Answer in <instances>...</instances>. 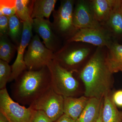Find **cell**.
<instances>
[{"label":"cell","mask_w":122,"mask_h":122,"mask_svg":"<svg viewBox=\"0 0 122 122\" xmlns=\"http://www.w3.org/2000/svg\"><path fill=\"white\" fill-rule=\"evenodd\" d=\"M80 42H66L56 52L53 60L68 71L78 73L89 61L96 48Z\"/></svg>","instance_id":"3957f363"},{"label":"cell","mask_w":122,"mask_h":122,"mask_svg":"<svg viewBox=\"0 0 122 122\" xmlns=\"http://www.w3.org/2000/svg\"><path fill=\"white\" fill-rule=\"evenodd\" d=\"M33 30L41 37L46 47L54 53L62 47L61 39L57 35L53 28L52 24L45 18L33 19Z\"/></svg>","instance_id":"7c38bea8"},{"label":"cell","mask_w":122,"mask_h":122,"mask_svg":"<svg viewBox=\"0 0 122 122\" xmlns=\"http://www.w3.org/2000/svg\"><path fill=\"white\" fill-rule=\"evenodd\" d=\"M76 0H62L56 10L53 12V28L57 35L66 41L78 30L74 25L73 13Z\"/></svg>","instance_id":"5b68a950"},{"label":"cell","mask_w":122,"mask_h":122,"mask_svg":"<svg viewBox=\"0 0 122 122\" xmlns=\"http://www.w3.org/2000/svg\"><path fill=\"white\" fill-rule=\"evenodd\" d=\"M64 97L51 87L30 107L34 110L43 111L54 122L64 114Z\"/></svg>","instance_id":"ba28073f"},{"label":"cell","mask_w":122,"mask_h":122,"mask_svg":"<svg viewBox=\"0 0 122 122\" xmlns=\"http://www.w3.org/2000/svg\"><path fill=\"white\" fill-rule=\"evenodd\" d=\"M107 48L97 47L90 58L77 73L84 84V96L102 99L111 93L113 74L106 61Z\"/></svg>","instance_id":"6da1fadb"},{"label":"cell","mask_w":122,"mask_h":122,"mask_svg":"<svg viewBox=\"0 0 122 122\" xmlns=\"http://www.w3.org/2000/svg\"><path fill=\"white\" fill-rule=\"evenodd\" d=\"M54 57V53L46 47L36 34L28 46L24 59L27 70L37 71L47 66Z\"/></svg>","instance_id":"8992f818"},{"label":"cell","mask_w":122,"mask_h":122,"mask_svg":"<svg viewBox=\"0 0 122 122\" xmlns=\"http://www.w3.org/2000/svg\"><path fill=\"white\" fill-rule=\"evenodd\" d=\"M23 30V22L15 14L9 17L8 36L18 45H20Z\"/></svg>","instance_id":"ffe728a7"},{"label":"cell","mask_w":122,"mask_h":122,"mask_svg":"<svg viewBox=\"0 0 122 122\" xmlns=\"http://www.w3.org/2000/svg\"><path fill=\"white\" fill-rule=\"evenodd\" d=\"M73 21L78 30L103 28L95 17L91 8L90 1L88 0L76 1L73 13Z\"/></svg>","instance_id":"30bf717a"},{"label":"cell","mask_w":122,"mask_h":122,"mask_svg":"<svg viewBox=\"0 0 122 122\" xmlns=\"http://www.w3.org/2000/svg\"><path fill=\"white\" fill-rule=\"evenodd\" d=\"M114 41L110 34L104 28L79 29L66 42H80L96 47L108 48Z\"/></svg>","instance_id":"9c48e42d"},{"label":"cell","mask_w":122,"mask_h":122,"mask_svg":"<svg viewBox=\"0 0 122 122\" xmlns=\"http://www.w3.org/2000/svg\"><path fill=\"white\" fill-rule=\"evenodd\" d=\"M54 122H76L73 119L65 114L61 116L56 121Z\"/></svg>","instance_id":"83f0119b"},{"label":"cell","mask_w":122,"mask_h":122,"mask_svg":"<svg viewBox=\"0 0 122 122\" xmlns=\"http://www.w3.org/2000/svg\"><path fill=\"white\" fill-rule=\"evenodd\" d=\"M51 87L48 66L37 71L26 70L12 85L13 99L21 105L30 106Z\"/></svg>","instance_id":"7a4b0ae2"},{"label":"cell","mask_w":122,"mask_h":122,"mask_svg":"<svg viewBox=\"0 0 122 122\" xmlns=\"http://www.w3.org/2000/svg\"><path fill=\"white\" fill-rule=\"evenodd\" d=\"M120 2L114 9L108 20L102 25L103 28L111 35L114 41L117 42L122 39V12L119 8Z\"/></svg>","instance_id":"9a60e30c"},{"label":"cell","mask_w":122,"mask_h":122,"mask_svg":"<svg viewBox=\"0 0 122 122\" xmlns=\"http://www.w3.org/2000/svg\"><path fill=\"white\" fill-rule=\"evenodd\" d=\"M51 76V87L63 97H78L81 93L80 82L75 73L52 60L47 66Z\"/></svg>","instance_id":"277c9868"},{"label":"cell","mask_w":122,"mask_h":122,"mask_svg":"<svg viewBox=\"0 0 122 122\" xmlns=\"http://www.w3.org/2000/svg\"><path fill=\"white\" fill-rule=\"evenodd\" d=\"M30 122H54L43 111L34 110Z\"/></svg>","instance_id":"d4e9b609"},{"label":"cell","mask_w":122,"mask_h":122,"mask_svg":"<svg viewBox=\"0 0 122 122\" xmlns=\"http://www.w3.org/2000/svg\"></svg>","instance_id":"1f68e13d"},{"label":"cell","mask_w":122,"mask_h":122,"mask_svg":"<svg viewBox=\"0 0 122 122\" xmlns=\"http://www.w3.org/2000/svg\"><path fill=\"white\" fill-rule=\"evenodd\" d=\"M32 21L23 22V30L20 45L18 46L17 55L15 61L11 66L12 73L8 82L15 81L20 74L27 70L24 61L25 51L32 38Z\"/></svg>","instance_id":"8fae6325"},{"label":"cell","mask_w":122,"mask_h":122,"mask_svg":"<svg viewBox=\"0 0 122 122\" xmlns=\"http://www.w3.org/2000/svg\"><path fill=\"white\" fill-rule=\"evenodd\" d=\"M103 98H89L86 106L76 122H96L99 116Z\"/></svg>","instance_id":"e0dca14e"},{"label":"cell","mask_w":122,"mask_h":122,"mask_svg":"<svg viewBox=\"0 0 122 122\" xmlns=\"http://www.w3.org/2000/svg\"><path fill=\"white\" fill-rule=\"evenodd\" d=\"M112 99L117 106L122 107V90L117 91L112 95Z\"/></svg>","instance_id":"4316f807"},{"label":"cell","mask_w":122,"mask_h":122,"mask_svg":"<svg viewBox=\"0 0 122 122\" xmlns=\"http://www.w3.org/2000/svg\"><path fill=\"white\" fill-rule=\"evenodd\" d=\"M16 48L8 36H0V58L9 63L14 56Z\"/></svg>","instance_id":"7402d4cb"},{"label":"cell","mask_w":122,"mask_h":122,"mask_svg":"<svg viewBox=\"0 0 122 122\" xmlns=\"http://www.w3.org/2000/svg\"><path fill=\"white\" fill-rule=\"evenodd\" d=\"M34 110L15 102L6 88L0 90V112L9 122H30Z\"/></svg>","instance_id":"52a82bcc"},{"label":"cell","mask_w":122,"mask_h":122,"mask_svg":"<svg viewBox=\"0 0 122 122\" xmlns=\"http://www.w3.org/2000/svg\"><path fill=\"white\" fill-rule=\"evenodd\" d=\"M119 8L120 10L122 12V0H121L120 1V5H119Z\"/></svg>","instance_id":"4dcf8cb0"},{"label":"cell","mask_w":122,"mask_h":122,"mask_svg":"<svg viewBox=\"0 0 122 122\" xmlns=\"http://www.w3.org/2000/svg\"><path fill=\"white\" fill-rule=\"evenodd\" d=\"M34 0H16V15L22 22L32 21L31 18Z\"/></svg>","instance_id":"44dd1931"},{"label":"cell","mask_w":122,"mask_h":122,"mask_svg":"<svg viewBox=\"0 0 122 122\" xmlns=\"http://www.w3.org/2000/svg\"><path fill=\"white\" fill-rule=\"evenodd\" d=\"M16 0H0V16L10 17L16 14Z\"/></svg>","instance_id":"cb8c5ba5"},{"label":"cell","mask_w":122,"mask_h":122,"mask_svg":"<svg viewBox=\"0 0 122 122\" xmlns=\"http://www.w3.org/2000/svg\"><path fill=\"white\" fill-rule=\"evenodd\" d=\"M103 105H103L102 106V107H101V110H100L99 116L98 118L97 119L95 122H103L102 120V114Z\"/></svg>","instance_id":"f1b7e54d"},{"label":"cell","mask_w":122,"mask_h":122,"mask_svg":"<svg viewBox=\"0 0 122 122\" xmlns=\"http://www.w3.org/2000/svg\"><path fill=\"white\" fill-rule=\"evenodd\" d=\"M95 17L102 25L109 19L120 0H90Z\"/></svg>","instance_id":"4fadbf2b"},{"label":"cell","mask_w":122,"mask_h":122,"mask_svg":"<svg viewBox=\"0 0 122 122\" xmlns=\"http://www.w3.org/2000/svg\"><path fill=\"white\" fill-rule=\"evenodd\" d=\"M106 61L108 67L113 74L122 72V45L114 41L107 48Z\"/></svg>","instance_id":"2e32d148"},{"label":"cell","mask_w":122,"mask_h":122,"mask_svg":"<svg viewBox=\"0 0 122 122\" xmlns=\"http://www.w3.org/2000/svg\"><path fill=\"white\" fill-rule=\"evenodd\" d=\"M0 122H9L7 118L1 112H0Z\"/></svg>","instance_id":"f546056e"},{"label":"cell","mask_w":122,"mask_h":122,"mask_svg":"<svg viewBox=\"0 0 122 122\" xmlns=\"http://www.w3.org/2000/svg\"><path fill=\"white\" fill-rule=\"evenodd\" d=\"M12 73L11 66L6 62L0 60V89L6 88Z\"/></svg>","instance_id":"603a6c76"},{"label":"cell","mask_w":122,"mask_h":122,"mask_svg":"<svg viewBox=\"0 0 122 122\" xmlns=\"http://www.w3.org/2000/svg\"><path fill=\"white\" fill-rule=\"evenodd\" d=\"M56 0H35L34 1L31 18L49 19L54 11Z\"/></svg>","instance_id":"d6986e66"},{"label":"cell","mask_w":122,"mask_h":122,"mask_svg":"<svg viewBox=\"0 0 122 122\" xmlns=\"http://www.w3.org/2000/svg\"><path fill=\"white\" fill-rule=\"evenodd\" d=\"M89 99V98L85 96L64 97V114L76 122L85 109Z\"/></svg>","instance_id":"5bb4252c"},{"label":"cell","mask_w":122,"mask_h":122,"mask_svg":"<svg viewBox=\"0 0 122 122\" xmlns=\"http://www.w3.org/2000/svg\"><path fill=\"white\" fill-rule=\"evenodd\" d=\"M9 17L7 16H0V36H8Z\"/></svg>","instance_id":"484cf974"},{"label":"cell","mask_w":122,"mask_h":122,"mask_svg":"<svg viewBox=\"0 0 122 122\" xmlns=\"http://www.w3.org/2000/svg\"><path fill=\"white\" fill-rule=\"evenodd\" d=\"M102 118L103 122H122V112L119 111L111 93L103 98Z\"/></svg>","instance_id":"ac0fdd59"}]
</instances>
